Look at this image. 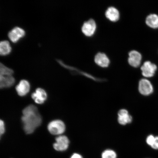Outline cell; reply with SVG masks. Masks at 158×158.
<instances>
[{
  "label": "cell",
  "mask_w": 158,
  "mask_h": 158,
  "mask_svg": "<svg viewBox=\"0 0 158 158\" xmlns=\"http://www.w3.org/2000/svg\"><path fill=\"white\" fill-rule=\"evenodd\" d=\"M21 121L25 133L31 134L41 125L42 118L36 106L31 104L23 110Z\"/></svg>",
  "instance_id": "obj_1"
},
{
  "label": "cell",
  "mask_w": 158,
  "mask_h": 158,
  "mask_svg": "<svg viewBox=\"0 0 158 158\" xmlns=\"http://www.w3.org/2000/svg\"><path fill=\"white\" fill-rule=\"evenodd\" d=\"M48 131L53 135H60L64 133L66 126L64 122L60 120H53L48 125Z\"/></svg>",
  "instance_id": "obj_2"
},
{
  "label": "cell",
  "mask_w": 158,
  "mask_h": 158,
  "mask_svg": "<svg viewBox=\"0 0 158 158\" xmlns=\"http://www.w3.org/2000/svg\"><path fill=\"white\" fill-rule=\"evenodd\" d=\"M139 93L144 96H148L153 93V87L151 82L146 78L139 81L138 86Z\"/></svg>",
  "instance_id": "obj_3"
},
{
  "label": "cell",
  "mask_w": 158,
  "mask_h": 158,
  "mask_svg": "<svg viewBox=\"0 0 158 158\" xmlns=\"http://www.w3.org/2000/svg\"><path fill=\"white\" fill-rule=\"evenodd\" d=\"M56 142L53 145V147L56 151H64L69 147L70 141L68 137L65 135H60L55 139Z\"/></svg>",
  "instance_id": "obj_4"
},
{
  "label": "cell",
  "mask_w": 158,
  "mask_h": 158,
  "mask_svg": "<svg viewBox=\"0 0 158 158\" xmlns=\"http://www.w3.org/2000/svg\"><path fill=\"white\" fill-rule=\"evenodd\" d=\"M157 69L156 65L149 61H145L141 67L142 74L147 78L153 76Z\"/></svg>",
  "instance_id": "obj_5"
},
{
  "label": "cell",
  "mask_w": 158,
  "mask_h": 158,
  "mask_svg": "<svg viewBox=\"0 0 158 158\" xmlns=\"http://www.w3.org/2000/svg\"><path fill=\"white\" fill-rule=\"evenodd\" d=\"M96 22L93 19L85 21L82 27L83 33L87 36H91L94 34L96 29Z\"/></svg>",
  "instance_id": "obj_6"
},
{
  "label": "cell",
  "mask_w": 158,
  "mask_h": 158,
  "mask_svg": "<svg viewBox=\"0 0 158 158\" xmlns=\"http://www.w3.org/2000/svg\"><path fill=\"white\" fill-rule=\"evenodd\" d=\"M25 35L24 30L19 27H14L8 33V36L10 40L14 43L18 42L20 39L23 38Z\"/></svg>",
  "instance_id": "obj_7"
},
{
  "label": "cell",
  "mask_w": 158,
  "mask_h": 158,
  "mask_svg": "<svg viewBox=\"0 0 158 158\" xmlns=\"http://www.w3.org/2000/svg\"><path fill=\"white\" fill-rule=\"evenodd\" d=\"M118 122L121 125H126L133 121V118L125 109H122L118 111Z\"/></svg>",
  "instance_id": "obj_8"
},
{
  "label": "cell",
  "mask_w": 158,
  "mask_h": 158,
  "mask_svg": "<svg viewBox=\"0 0 158 158\" xmlns=\"http://www.w3.org/2000/svg\"><path fill=\"white\" fill-rule=\"evenodd\" d=\"M31 97L35 103L41 104L44 103L47 98L45 91L41 88H37L35 92L31 95Z\"/></svg>",
  "instance_id": "obj_9"
},
{
  "label": "cell",
  "mask_w": 158,
  "mask_h": 158,
  "mask_svg": "<svg viewBox=\"0 0 158 158\" xmlns=\"http://www.w3.org/2000/svg\"><path fill=\"white\" fill-rule=\"evenodd\" d=\"M128 55V61L129 64L135 68L139 66L142 59V55L137 50H133L130 51Z\"/></svg>",
  "instance_id": "obj_10"
},
{
  "label": "cell",
  "mask_w": 158,
  "mask_h": 158,
  "mask_svg": "<svg viewBox=\"0 0 158 158\" xmlns=\"http://www.w3.org/2000/svg\"><path fill=\"white\" fill-rule=\"evenodd\" d=\"M18 94L20 96H24L28 93L30 89V85L26 80H21L15 88Z\"/></svg>",
  "instance_id": "obj_11"
},
{
  "label": "cell",
  "mask_w": 158,
  "mask_h": 158,
  "mask_svg": "<svg viewBox=\"0 0 158 158\" xmlns=\"http://www.w3.org/2000/svg\"><path fill=\"white\" fill-rule=\"evenodd\" d=\"M94 61L99 66L106 68L108 66L110 60L107 55L103 52H98L94 57Z\"/></svg>",
  "instance_id": "obj_12"
},
{
  "label": "cell",
  "mask_w": 158,
  "mask_h": 158,
  "mask_svg": "<svg viewBox=\"0 0 158 158\" xmlns=\"http://www.w3.org/2000/svg\"><path fill=\"white\" fill-rule=\"evenodd\" d=\"M15 79L12 76H0V88H9L14 85Z\"/></svg>",
  "instance_id": "obj_13"
},
{
  "label": "cell",
  "mask_w": 158,
  "mask_h": 158,
  "mask_svg": "<svg viewBox=\"0 0 158 158\" xmlns=\"http://www.w3.org/2000/svg\"><path fill=\"white\" fill-rule=\"evenodd\" d=\"M105 15L106 17L110 20L113 22L118 21L120 17L119 11L113 6L108 8L106 11Z\"/></svg>",
  "instance_id": "obj_14"
},
{
  "label": "cell",
  "mask_w": 158,
  "mask_h": 158,
  "mask_svg": "<svg viewBox=\"0 0 158 158\" xmlns=\"http://www.w3.org/2000/svg\"><path fill=\"white\" fill-rule=\"evenodd\" d=\"M11 47L9 41L3 40L0 43V54L2 56H6L10 54L11 51Z\"/></svg>",
  "instance_id": "obj_15"
},
{
  "label": "cell",
  "mask_w": 158,
  "mask_h": 158,
  "mask_svg": "<svg viewBox=\"0 0 158 158\" xmlns=\"http://www.w3.org/2000/svg\"><path fill=\"white\" fill-rule=\"evenodd\" d=\"M146 23L152 28H158V15L155 14L148 15L146 19Z\"/></svg>",
  "instance_id": "obj_16"
},
{
  "label": "cell",
  "mask_w": 158,
  "mask_h": 158,
  "mask_svg": "<svg viewBox=\"0 0 158 158\" xmlns=\"http://www.w3.org/2000/svg\"><path fill=\"white\" fill-rule=\"evenodd\" d=\"M14 71L11 68L5 66L1 63L0 64V76H12Z\"/></svg>",
  "instance_id": "obj_17"
},
{
  "label": "cell",
  "mask_w": 158,
  "mask_h": 158,
  "mask_svg": "<svg viewBox=\"0 0 158 158\" xmlns=\"http://www.w3.org/2000/svg\"><path fill=\"white\" fill-rule=\"evenodd\" d=\"M102 158H116L117 154L113 150L106 149L103 152L102 155Z\"/></svg>",
  "instance_id": "obj_18"
},
{
  "label": "cell",
  "mask_w": 158,
  "mask_h": 158,
  "mask_svg": "<svg viewBox=\"0 0 158 158\" xmlns=\"http://www.w3.org/2000/svg\"><path fill=\"white\" fill-rule=\"evenodd\" d=\"M155 137H154L153 135H150L147 137V139H146V142L148 145L151 147L155 142Z\"/></svg>",
  "instance_id": "obj_19"
},
{
  "label": "cell",
  "mask_w": 158,
  "mask_h": 158,
  "mask_svg": "<svg viewBox=\"0 0 158 158\" xmlns=\"http://www.w3.org/2000/svg\"><path fill=\"white\" fill-rule=\"evenodd\" d=\"M5 132V127L4 122L3 120H0V135L1 137L4 134Z\"/></svg>",
  "instance_id": "obj_20"
},
{
  "label": "cell",
  "mask_w": 158,
  "mask_h": 158,
  "mask_svg": "<svg viewBox=\"0 0 158 158\" xmlns=\"http://www.w3.org/2000/svg\"><path fill=\"white\" fill-rule=\"evenodd\" d=\"M151 147L154 149H158V136L155 137V142Z\"/></svg>",
  "instance_id": "obj_21"
},
{
  "label": "cell",
  "mask_w": 158,
  "mask_h": 158,
  "mask_svg": "<svg viewBox=\"0 0 158 158\" xmlns=\"http://www.w3.org/2000/svg\"><path fill=\"white\" fill-rule=\"evenodd\" d=\"M71 158H83L82 156L80 155V154L78 153H74L73 155L72 156H71Z\"/></svg>",
  "instance_id": "obj_22"
}]
</instances>
